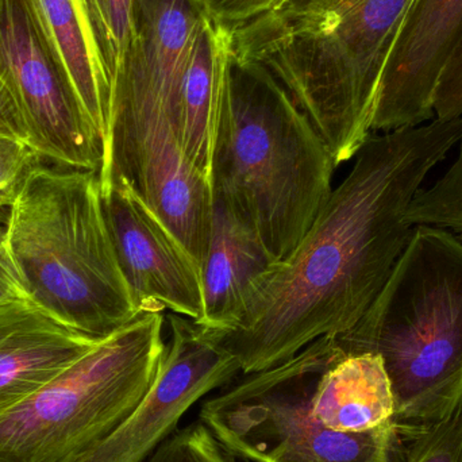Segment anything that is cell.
Returning a JSON list of instances; mask_svg holds the SVG:
<instances>
[{
    "label": "cell",
    "instance_id": "cell-1",
    "mask_svg": "<svg viewBox=\"0 0 462 462\" xmlns=\"http://www.w3.org/2000/svg\"><path fill=\"white\" fill-rule=\"evenodd\" d=\"M461 140L462 116L369 135L299 246L258 282L236 328L211 331L242 374L357 325L414 233L407 211Z\"/></svg>",
    "mask_w": 462,
    "mask_h": 462
},
{
    "label": "cell",
    "instance_id": "cell-2",
    "mask_svg": "<svg viewBox=\"0 0 462 462\" xmlns=\"http://www.w3.org/2000/svg\"><path fill=\"white\" fill-rule=\"evenodd\" d=\"M415 0H274L229 30L236 69L284 95L336 167L372 134L388 60Z\"/></svg>",
    "mask_w": 462,
    "mask_h": 462
},
{
    "label": "cell",
    "instance_id": "cell-3",
    "mask_svg": "<svg viewBox=\"0 0 462 462\" xmlns=\"http://www.w3.org/2000/svg\"><path fill=\"white\" fill-rule=\"evenodd\" d=\"M336 168L306 116L231 62L214 140L211 194L257 234L274 263L290 257L314 224L333 192Z\"/></svg>",
    "mask_w": 462,
    "mask_h": 462
},
{
    "label": "cell",
    "instance_id": "cell-4",
    "mask_svg": "<svg viewBox=\"0 0 462 462\" xmlns=\"http://www.w3.org/2000/svg\"><path fill=\"white\" fill-rule=\"evenodd\" d=\"M337 339L346 356H379L395 396V422L425 428L460 411V236L417 225L379 295Z\"/></svg>",
    "mask_w": 462,
    "mask_h": 462
},
{
    "label": "cell",
    "instance_id": "cell-5",
    "mask_svg": "<svg viewBox=\"0 0 462 462\" xmlns=\"http://www.w3.org/2000/svg\"><path fill=\"white\" fill-rule=\"evenodd\" d=\"M5 238L27 295L103 339L141 314L106 226L97 171L41 162L8 208Z\"/></svg>",
    "mask_w": 462,
    "mask_h": 462
},
{
    "label": "cell",
    "instance_id": "cell-6",
    "mask_svg": "<svg viewBox=\"0 0 462 462\" xmlns=\"http://www.w3.org/2000/svg\"><path fill=\"white\" fill-rule=\"evenodd\" d=\"M164 326V312H141L0 412V462H67L113 433L154 382Z\"/></svg>",
    "mask_w": 462,
    "mask_h": 462
},
{
    "label": "cell",
    "instance_id": "cell-7",
    "mask_svg": "<svg viewBox=\"0 0 462 462\" xmlns=\"http://www.w3.org/2000/svg\"><path fill=\"white\" fill-rule=\"evenodd\" d=\"M345 356L337 337H322L285 363L242 374L203 402L198 420L238 460L401 462L412 428L393 420L366 433H339L312 417L318 382Z\"/></svg>",
    "mask_w": 462,
    "mask_h": 462
},
{
    "label": "cell",
    "instance_id": "cell-8",
    "mask_svg": "<svg viewBox=\"0 0 462 462\" xmlns=\"http://www.w3.org/2000/svg\"><path fill=\"white\" fill-rule=\"evenodd\" d=\"M0 73L21 108L30 145L46 162L100 172L102 135L65 80L29 0H0Z\"/></svg>",
    "mask_w": 462,
    "mask_h": 462
},
{
    "label": "cell",
    "instance_id": "cell-9",
    "mask_svg": "<svg viewBox=\"0 0 462 462\" xmlns=\"http://www.w3.org/2000/svg\"><path fill=\"white\" fill-rule=\"evenodd\" d=\"M165 320L170 338L148 393L113 433L67 462H145L195 404L242 374L211 331L172 312Z\"/></svg>",
    "mask_w": 462,
    "mask_h": 462
},
{
    "label": "cell",
    "instance_id": "cell-10",
    "mask_svg": "<svg viewBox=\"0 0 462 462\" xmlns=\"http://www.w3.org/2000/svg\"><path fill=\"white\" fill-rule=\"evenodd\" d=\"M106 226L138 310L200 322L202 268L157 214L119 178L100 180Z\"/></svg>",
    "mask_w": 462,
    "mask_h": 462
},
{
    "label": "cell",
    "instance_id": "cell-11",
    "mask_svg": "<svg viewBox=\"0 0 462 462\" xmlns=\"http://www.w3.org/2000/svg\"><path fill=\"white\" fill-rule=\"evenodd\" d=\"M462 38V0H415L388 60L372 133L436 119L439 76Z\"/></svg>",
    "mask_w": 462,
    "mask_h": 462
},
{
    "label": "cell",
    "instance_id": "cell-12",
    "mask_svg": "<svg viewBox=\"0 0 462 462\" xmlns=\"http://www.w3.org/2000/svg\"><path fill=\"white\" fill-rule=\"evenodd\" d=\"M99 341L30 299L0 304V412L59 376Z\"/></svg>",
    "mask_w": 462,
    "mask_h": 462
},
{
    "label": "cell",
    "instance_id": "cell-13",
    "mask_svg": "<svg viewBox=\"0 0 462 462\" xmlns=\"http://www.w3.org/2000/svg\"><path fill=\"white\" fill-rule=\"evenodd\" d=\"M49 49L81 110L107 138L114 78L88 0H29Z\"/></svg>",
    "mask_w": 462,
    "mask_h": 462
},
{
    "label": "cell",
    "instance_id": "cell-14",
    "mask_svg": "<svg viewBox=\"0 0 462 462\" xmlns=\"http://www.w3.org/2000/svg\"><path fill=\"white\" fill-rule=\"evenodd\" d=\"M274 263L257 234L213 200L210 242L202 265L203 317L198 325L214 333L236 328L258 282Z\"/></svg>",
    "mask_w": 462,
    "mask_h": 462
},
{
    "label": "cell",
    "instance_id": "cell-15",
    "mask_svg": "<svg viewBox=\"0 0 462 462\" xmlns=\"http://www.w3.org/2000/svg\"><path fill=\"white\" fill-rule=\"evenodd\" d=\"M395 396L379 356H345L320 377L311 414L323 428L366 433L395 420Z\"/></svg>",
    "mask_w": 462,
    "mask_h": 462
},
{
    "label": "cell",
    "instance_id": "cell-16",
    "mask_svg": "<svg viewBox=\"0 0 462 462\" xmlns=\"http://www.w3.org/2000/svg\"><path fill=\"white\" fill-rule=\"evenodd\" d=\"M231 62L229 30L205 19L184 75L179 138L187 159L208 181L222 94Z\"/></svg>",
    "mask_w": 462,
    "mask_h": 462
},
{
    "label": "cell",
    "instance_id": "cell-17",
    "mask_svg": "<svg viewBox=\"0 0 462 462\" xmlns=\"http://www.w3.org/2000/svg\"><path fill=\"white\" fill-rule=\"evenodd\" d=\"M407 221L414 226L441 227L462 239V140L449 170L433 186L418 192L407 211Z\"/></svg>",
    "mask_w": 462,
    "mask_h": 462
},
{
    "label": "cell",
    "instance_id": "cell-18",
    "mask_svg": "<svg viewBox=\"0 0 462 462\" xmlns=\"http://www.w3.org/2000/svg\"><path fill=\"white\" fill-rule=\"evenodd\" d=\"M145 462H238V458L198 420L179 429Z\"/></svg>",
    "mask_w": 462,
    "mask_h": 462
},
{
    "label": "cell",
    "instance_id": "cell-19",
    "mask_svg": "<svg viewBox=\"0 0 462 462\" xmlns=\"http://www.w3.org/2000/svg\"><path fill=\"white\" fill-rule=\"evenodd\" d=\"M401 462H462V410L436 425L412 428Z\"/></svg>",
    "mask_w": 462,
    "mask_h": 462
},
{
    "label": "cell",
    "instance_id": "cell-20",
    "mask_svg": "<svg viewBox=\"0 0 462 462\" xmlns=\"http://www.w3.org/2000/svg\"><path fill=\"white\" fill-rule=\"evenodd\" d=\"M43 162L23 138L0 135V205L10 206L30 171Z\"/></svg>",
    "mask_w": 462,
    "mask_h": 462
},
{
    "label": "cell",
    "instance_id": "cell-21",
    "mask_svg": "<svg viewBox=\"0 0 462 462\" xmlns=\"http://www.w3.org/2000/svg\"><path fill=\"white\" fill-rule=\"evenodd\" d=\"M108 38H110V64L116 78L124 65L135 29V0H106Z\"/></svg>",
    "mask_w": 462,
    "mask_h": 462
},
{
    "label": "cell",
    "instance_id": "cell-22",
    "mask_svg": "<svg viewBox=\"0 0 462 462\" xmlns=\"http://www.w3.org/2000/svg\"><path fill=\"white\" fill-rule=\"evenodd\" d=\"M434 113L442 121L462 116V38L439 76L434 95Z\"/></svg>",
    "mask_w": 462,
    "mask_h": 462
},
{
    "label": "cell",
    "instance_id": "cell-23",
    "mask_svg": "<svg viewBox=\"0 0 462 462\" xmlns=\"http://www.w3.org/2000/svg\"><path fill=\"white\" fill-rule=\"evenodd\" d=\"M274 0H192L208 21L236 29L263 14Z\"/></svg>",
    "mask_w": 462,
    "mask_h": 462
},
{
    "label": "cell",
    "instance_id": "cell-24",
    "mask_svg": "<svg viewBox=\"0 0 462 462\" xmlns=\"http://www.w3.org/2000/svg\"><path fill=\"white\" fill-rule=\"evenodd\" d=\"M5 221H0V304L7 301L30 299L24 288L23 280L11 257L5 238ZM32 300V299H30Z\"/></svg>",
    "mask_w": 462,
    "mask_h": 462
},
{
    "label": "cell",
    "instance_id": "cell-25",
    "mask_svg": "<svg viewBox=\"0 0 462 462\" xmlns=\"http://www.w3.org/2000/svg\"><path fill=\"white\" fill-rule=\"evenodd\" d=\"M0 135L23 138L29 143V133H27L21 108L2 73H0Z\"/></svg>",
    "mask_w": 462,
    "mask_h": 462
},
{
    "label": "cell",
    "instance_id": "cell-26",
    "mask_svg": "<svg viewBox=\"0 0 462 462\" xmlns=\"http://www.w3.org/2000/svg\"><path fill=\"white\" fill-rule=\"evenodd\" d=\"M91 5L92 13L97 19V27L100 34L105 40L106 48H107L108 61H110V38H108L107 13H106V0H88ZM111 67V64H110ZM113 72V70H111Z\"/></svg>",
    "mask_w": 462,
    "mask_h": 462
}]
</instances>
